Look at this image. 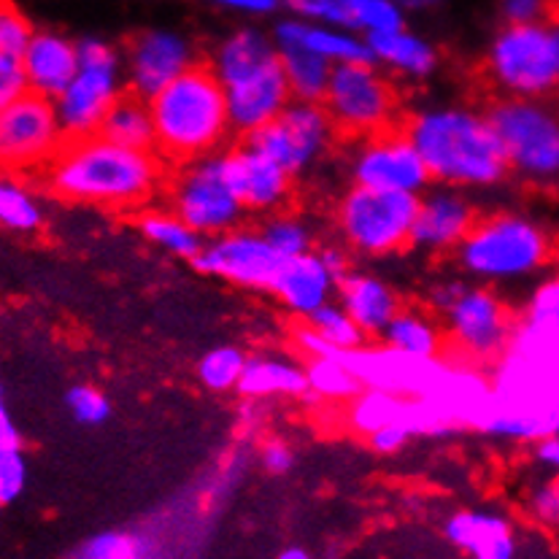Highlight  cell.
Wrapping results in <instances>:
<instances>
[{"mask_svg": "<svg viewBox=\"0 0 559 559\" xmlns=\"http://www.w3.org/2000/svg\"><path fill=\"white\" fill-rule=\"evenodd\" d=\"M533 460L559 478V436L533 443Z\"/></svg>", "mask_w": 559, "mask_h": 559, "instance_id": "obj_55", "label": "cell"}, {"mask_svg": "<svg viewBox=\"0 0 559 559\" xmlns=\"http://www.w3.org/2000/svg\"><path fill=\"white\" fill-rule=\"evenodd\" d=\"M489 368L492 403L478 432L530 447L559 436V346L549 335L516 319L509 349Z\"/></svg>", "mask_w": 559, "mask_h": 559, "instance_id": "obj_1", "label": "cell"}, {"mask_svg": "<svg viewBox=\"0 0 559 559\" xmlns=\"http://www.w3.org/2000/svg\"><path fill=\"white\" fill-rule=\"evenodd\" d=\"M66 141L51 98L27 90L0 111V170H47Z\"/></svg>", "mask_w": 559, "mask_h": 559, "instance_id": "obj_14", "label": "cell"}, {"mask_svg": "<svg viewBox=\"0 0 559 559\" xmlns=\"http://www.w3.org/2000/svg\"><path fill=\"white\" fill-rule=\"evenodd\" d=\"M273 62H278L276 38L265 27L257 25H243L230 31L227 36L219 38V44L209 55V68L216 73L222 87L247 76V73L273 66Z\"/></svg>", "mask_w": 559, "mask_h": 559, "instance_id": "obj_31", "label": "cell"}, {"mask_svg": "<svg viewBox=\"0 0 559 559\" xmlns=\"http://www.w3.org/2000/svg\"><path fill=\"white\" fill-rule=\"evenodd\" d=\"M352 370L359 384L368 390H384L401 397H421L438 376L443 373L447 355L419 359L392 349L384 341L381 344H362L355 352H346Z\"/></svg>", "mask_w": 559, "mask_h": 559, "instance_id": "obj_20", "label": "cell"}, {"mask_svg": "<svg viewBox=\"0 0 559 559\" xmlns=\"http://www.w3.org/2000/svg\"><path fill=\"white\" fill-rule=\"evenodd\" d=\"M124 93L128 82H124L122 51L100 36L79 38V71L55 98L57 119L66 139L76 141L98 135L106 114Z\"/></svg>", "mask_w": 559, "mask_h": 559, "instance_id": "obj_9", "label": "cell"}, {"mask_svg": "<svg viewBox=\"0 0 559 559\" xmlns=\"http://www.w3.org/2000/svg\"><path fill=\"white\" fill-rule=\"evenodd\" d=\"M22 93H27V84L20 60L0 57V111H3L5 106H11Z\"/></svg>", "mask_w": 559, "mask_h": 559, "instance_id": "obj_53", "label": "cell"}, {"mask_svg": "<svg viewBox=\"0 0 559 559\" xmlns=\"http://www.w3.org/2000/svg\"><path fill=\"white\" fill-rule=\"evenodd\" d=\"M386 346L403 352V355L432 359L443 355V324L432 317L425 308H401L390 324H386L384 335H381Z\"/></svg>", "mask_w": 559, "mask_h": 559, "instance_id": "obj_33", "label": "cell"}, {"mask_svg": "<svg viewBox=\"0 0 559 559\" xmlns=\"http://www.w3.org/2000/svg\"><path fill=\"white\" fill-rule=\"evenodd\" d=\"M503 25H535L551 22V0H500Z\"/></svg>", "mask_w": 559, "mask_h": 559, "instance_id": "obj_48", "label": "cell"}, {"mask_svg": "<svg viewBox=\"0 0 559 559\" xmlns=\"http://www.w3.org/2000/svg\"><path fill=\"white\" fill-rule=\"evenodd\" d=\"M441 319L452 355L487 368L509 349L519 313L498 289L471 282Z\"/></svg>", "mask_w": 559, "mask_h": 559, "instance_id": "obj_13", "label": "cell"}, {"mask_svg": "<svg viewBox=\"0 0 559 559\" xmlns=\"http://www.w3.org/2000/svg\"><path fill=\"white\" fill-rule=\"evenodd\" d=\"M0 438H3V441H11V443H22L20 430H16V425L11 421V416H9V408H5L3 386H0Z\"/></svg>", "mask_w": 559, "mask_h": 559, "instance_id": "obj_57", "label": "cell"}, {"mask_svg": "<svg viewBox=\"0 0 559 559\" xmlns=\"http://www.w3.org/2000/svg\"><path fill=\"white\" fill-rule=\"evenodd\" d=\"M408 414L411 397L392 395L384 390H368V386H362L355 401L346 403V425L362 438L373 436L376 430L392 425V421H408Z\"/></svg>", "mask_w": 559, "mask_h": 559, "instance_id": "obj_36", "label": "cell"}, {"mask_svg": "<svg viewBox=\"0 0 559 559\" xmlns=\"http://www.w3.org/2000/svg\"><path fill=\"white\" fill-rule=\"evenodd\" d=\"M449 544L471 559H516V533L506 513L492 509L454 511L443 522Z\"/></svg>", "mask_w": 559, "mask_h": 559, "instance_id": "obj_27", "label": "cell"}, {"mask_svg": "<svg viewBox=\"0 0 559 559\" xmlns=\"http://www.w3.org/2000/svg\"><path fill=\"white\" fill-rule=\"evenodd\" d=\"M238 395L243 401H298L308 395L306 365L298 357L278 355V352H262L249 355L243 368Z\"/></svg>", "mask_w": 559, "mask_h": 559, "instance_id": "obj_30", "label": "cell"}, {"mask_svg": "<svg viewBox=\"0 0 559 559\" xmlns=\"http://www.w3.org/2000/svg\"><path fill=\"white\" fill-rule=\"evenodd\" d=\"M205 3L227 14L247 16V20H267L278 14V9H284L282 0H205Z\"/></svg>", "mask_w": 559, "mask_h": 559, "instance_id": "obj_50", "label": "cell"}, {"mask_svg": "<svg viewBox=\"0 0 559 559\" xmlns=\"http://www.w3.org/2000/svg\"><path fill=\"white\" fill-rule=\"evenodd\" d=\"M335 300L355 319L357 328L365 333V338H381L386 324L403 308L401 295H397V289L384 276L359 271V267H352L341 278L338 289H335Z\"/></svg>", "mask_w": 559, "mask_h": 559, "instance_id": "obj_25", "label": "cell"}, {"mask_svg": "<svg viewBox=\"0 0 559 559\" xmlns=\"http://www.w3.org/2000/svg\"><path fill=\"white\" fill-rule=\"evenodd\" d=\"M152 540L128 530H106L79 549L76 559H152Z\"/></svg>", "mask_w": 559, "mask_h": 559, "instance_id": "obj_43", "label": "cell"}, {"mask_svg": "<svg viewBox=\"0 0 559 559\" xmlns=\"http://www.w3.org/2000/svg\"><path fill=\"white\" fill-rule=\"evenodd\" d=\"M308 395L324 403H349L362 392V384L352 370L346 355L308 357Z\"/></svg>", "mask_w": 559, "mask_h": 559, "instance_id": "obj_38", "label": "cell"}, {"mask_svg": "<svg viewBox=\"0 0 559 559\" xmlns=\"http://www.w3.org/2000/svg\"><path fill=\"white\" fill-rule=\"evenodd\" d=\"M163 157L154 150H128L103 135L66 141L47 168V185L68 203L108 211L144 209L163 190Z\"/></svg>", "mask_w": 559, "mask_h": 559, "instance_id": "obj_3", "label": "cell"}, {"mask_svg": "<svg viewBox=\"0 0 559 559\" xmlns=\"http://www.w3.org/2000/svg\"><path fill=\"white\" fill-rule=\"evenodd\" d=\"M225 98L233 133L241 135V139H249L257 130L276 122L293 103V93H289V84L282 71V60L227 84Z\"/></svg>", "mask_w": 559, "mask_h": 559, "instance_id": "obj_22", "label": "cell"}, {"mask_svg": "<svg viewBox=\"0 0 559 559\" xmlns=\"http://www.w3.org/2000/svg\"><path fill=\"white\" fill-rule=\"evenodd\" d=\"M262 236L271 243V249L282 260H293V257H300L306 252H313L317 249V238H313L311 225L304 219V216L293 214V211H276V214L265 216L260 225Z\"/></svg>", "mask_w": 559, "mask_h": 559, "instance_id": "obj_40", "label": "cell"}, {"mask_svg": "<svg viewBox=\"0 0 559 559\" xmlns=\"http://www.w3.org/2000/svg\"><path fill=\"white\" fill-rule=\"evenodd\" d=\"M397 3H401V9L408 14V11L432 9V5H441V3H447V0H397Z\"/></svg>", "mask_w": 559, "mask_h": 559, "instance_id": "obj_58", "label": "cell"}, {"mask_svg": "<svg viewBox=\"0 0 559 559\" xmlns=\"http://www.w3.org/2000/svg\"><path fill=\"white\" fill-rule=\"evenodd\" d=\"M322 106L338 133L370 139L392 130L401 117V95L390 73L373 60L335 66Z\"/></svg>", "mask_w": 559, "mask_h": 559, "instance_id": "obj_11", "label": "cell"}, {"mask_svg": "<svg viewBox=\"0 0 559 559\" xmlns=\"http://www.w3.org/2000/svg\"><path fill=\"white\" fill-rule=\"evenodd\" d=\"M519 319L538 328L559 346V271L546 273L535 282V287L524 298Z\"/></svg>", "mask_w": 559, "mask_h": 559, "instance_id": "obj_41", "label": "cell"}, {"mask_svg": "<svg viewBox=\"0 0 559 559\" xmlns=\"http://www.w3.org/2000/svg\"><path fill=\"white\" fill-rule=\"evenodd\" d=\"M27 460L22 447H9L0 452V503L9 506L25 492Z\"/></svg>", "mask_w": 559, "mask_h": 559, "instance_id": "obj_46", "label": "cell"}, {"mask_svg": "<svg viewBox=\"0 0 559 559\" xmlns=\"http://www.w3.org/2000/svg\"><path fill=\"white\" fill-rule=\"evenodd\" d=\"M278 559H311V555H308L304 546H287V549L278 555Z\"/></svg>", "mask_w": 559, "mask_h": 559, "instance_id": "obj_59", "label": "cell"}, {"mask_svg": "<svg viewBox=\"0 0 559 559\" xmlns=\"http://www.w3.org/2000/svg\"><path fill=\"white\" fill-rule=\"evenodd\" d=\"M139 230L146 243L163 249L165 254L176 257V260H190L203 252L205 238L195 227L187 225L176 211L170 209H152L139 216Z\"/></svg>", "mask_w": 559, "mask_h": 559, "instance_id": "obj_34", "label": "cell"}, {"mask_svg": "<svg viewBox=\"0 0 559 559\" xmlns=\"http://www.w3.org/2000/svg\"><path fill=\"white\" fill-rule=\"evenodd\" d=\"M103 139L111 144L128 146V150H154V122L150 111V100L139 98L133 93H124L111 106L100 124Z\"/></svg>", "mask_w": 559, "mask_h": 559, "instance_id": "obj_35", "label": "cell"}, {"mask_svg": "<svg viewBox=\"0 0 559 559\" xmlns=\"http://www.w3.org/2000/svg\"><path fill=\"white\" fill-rule=\"evenodd\" d=\"M66 408L76 425L100 427L111 419V401L98 386L76 384L66 392Z\"/></svg>", "mask_w": 559, "mask_h": 559, "instance_id": "obj_45", "label": "cell"}, {"mask_svg": "<svg viewBox=\"0 0 559 559\" xmlns=\"http://www.w3.org/2000/svg\"><path fill=\"white\" fill-rule=\"evenodd\" d=\"M168 201L170 211L195 227L205 241L241 227L247 216V209L227 174L225 152L179 165L168 185Z\"/></svg>", "mask_w": 559, "mask_h": 559, "instance_id": "obj_12", "label": "cell"}, {"mask_svg": "<svg viewBox=\"0 0 559 559\" xmlns=\"http://www.w3.org/2000/svg\"><path fill=\"white\" fill-rule=\"evenodd\" d=\"M298 349L304 352V355H308V357H324V355H344V352H338V349H333V346L328 344V341L324 338H319L317 333H313L311 328H306L300 330L298 333Z\"/></svg>", "mask_w": 559, "mask_h": 559, "instance_id": "obj_56", "label": "cell"}, {"mask_svg": "<svg viewBox=\"0 0 559 559\" xmlns=\"http://www.w3.org/2000/svg\"><path fill=\"white\" fill-rule=\"evenodd\" d=\"M414 438L416 432L408 421H392V425L381 427V430H376L373 436H368L365 441H368V447L373 449L376 454H397L401 449H406Z\"/></svg>", "mask_w": 559, "mask_h": 559, "instance_id": "obj_49", "label": "cell"}, {"mask_svg": "<svg viewBox=\"0 0 559 559\" xmlns=\"http://www.w3.org/2000/svg\"><path fill=\"white\" fill-rule=\"evenodd\" d=\"M276 47H300L313 51L317 57L328 60L330 66H346V62L370 60L368 38L359 33L344 31V27L319 25V22L300 20V16H284L273 25Z\"/></svg>", "mask_w": 559, "mask_h": 559, "instance_id": "obj_28", "label": "cell"}, {"mask_svg": "<svg viewBox=\"0 0 559 559\" xmlns=\"http://www.w3.org/2000/svg\"><path fill=\"white\" fill-rule=\"evenodd\" d=\"M484 68L503 98H551L559 87V25H503L489 41Z\"/></svg>", "mask_w": 559, "mask_h": 559, "instance_id": "obj_6", "label": "cell"}, {"mask_svg": "<svg viewBox=\"0 0 559 559\" xmlns=\"http://www.w3.org/2000/svg\"><path fill=\"white\" fill-rule=\"evenodd\" d=\"M227 174L247 214L271 216L284 211L295 195V176L284 165L243 141L238 150H225Z\"/></svg>", "mask_w": 559, "mask_h": 559, "instance_id": "obj_21", "label": "cell"}, {"mask_svg": "<svg viewBox=\"0 0 559 559\" xmlns=\"http://www.w3.org/2000/svg\"><path fill=\"white\" fill-rule=\"evenodd\" d=\"M260 465L271 476H284V473L295 467V449L287 441H282V438H271V441L262 443Z\"/></svg>", "mask_w": 559, "mask_h": 559, "instance_id": "obj_51", "label": "cell"}, {"mask_svg": "<svg viewBox=\"0 0 559 559\" xmlns=\"http://www.w3.org/2000/svg\"><path fill=\"white\" fill-rule=\"evenodd\" d=\"M335 135H338V128L322 103L293 100L276 122L257 130L247 141L298 179V176L311 174L328 157L335 146Z\"/></svg>", "mask_w": 559, "mask_h": 559, "instance_id": "obj_15", "label": "cell"}, {"mask_svg": "<svg viewBox=\"0 0 559 559\" xmlns=\"http://www.w3.org/2000/svg\"><path fill=\"white\" fill-rule=\"evenodd\" d=\"M282 257L271 249L260 227H236L209 238L192 265L211 278L236 284L252 293H271L273 278L282 267Z\"/></svg>", "mask_w": 559, "mask_h": 559, "instance_id": "obj_17", "label": "cell"}, {"mask_svg": "<svg viewBox=\"0 0 559 559\" xmlns=\"http://www.w3.org/2000/svg\"><path fill=\"white\" fill-rule=\"evenodd\" d=\"M368 49L376 66L406 82H427L441 66L436 44L406 25L368 36Z\"/></svg>", "mask_w": 559, "mask_h": 559, "instance_id": "obj_29", "label": "cell"}, {"mask_svg": "<svg viewBox=\"0 0 559 559\" xmlns=\"http://www.w3.org/2000/svg\"><path fill=\"white\" fill-rule=\"evenodd\" d=\"M530 516L546 527H559V478H549V481L533 487L527 498Z\"/></svg>", "mask_w": 559, "mask_h": 559, "instance_id": "obj_47", "label": "cell"}, {"mask_svg": "<svg viewBox=\"0 0 559 559\" xmlns=\"http://www.w3.org/2000/svg\"><path fill=\"white\" fill-rule=\"evenodd\" d=\"M403 130L436 185L465 192L495 190L511 176L509 157L487 111L465 103H430L408 114Z\"/></svg>", "mask_w": 559, "mask_h": 559, "instance_id": "obj_2", "label": "cell"}, {"mask_svg": "<svg viewBox=\"0 0 559 559\" xmlns=\"http://www.w3.org/2000/svg\"><path fill=\"white\" fill-rule=\"evenodd\" d=\"M487 117L511 174L530 185H559V106L549 98H500L487 108Z\"/></svg>", "mask_w": 559, "mask_h": 559, "instance_id": "obj_7", "label": "cell"}, {"mask_svg": "<svg viewBox=\"0 0 559 559\" xmlns=\"http://www.w3.org/2000/svg\"><path fill=\"white\" fill-rule=\"evenodd\" d=\"M467 284H471V282H467L462 273H460V276L436 278V282L427 287V306H430L436 313H443L449 306L454 304V300H457V295L467 287Z\"/></svg>", "mask_w": 559, "mask_h": 559, "instance_id": "obj_52", "label": "cell"}, {"mask_svg": "<svg viewBox=\"0 0 559 559\" xmlns=\"http://www.w3.org/2000/svg\"><path fill=\"white\" fill-rule=\"evenodd\" d=\"M128 93L152 100L170 82L185 76L198 62V47L187 33L174 27H150L122 51Z\"/></svg>", "mask_w": 559, "mask_h": 559, "instance_id": "obj_18", "label": "cell"}, {"mask_svg": "<svg viewBox=\"0 0 559 559\" xmlns=\"http://www.w3.org/2000/svg\"><path fill=\"white\" fill-rule=\"evenodd\" d=\"M278 60H282V71L293 100L322 103L335 66L300 47H278Z\"/></svg>", "mask_w": 559, "mask_h": 559, "instance_id": "obj_37", "label": "cell"}, {"mask_svg": "<svg viewBox=\"0 0 559 559\" xmlns=\"http://www.w3.org/2000/svg\"><path fill=\"white\" fill-rule=\"evenodd\" d=\"M154 122V152L174 165L192 163L225 152L233 139L225 87L209 62L170 82L150 100Z\"/></svg>", "mask_w": 559, "mask_h": 559, "instance_id": "obj_4", "label": "cell"}, {"mask_svg": "<svg viewBox=\"0 0 559 559\" xmlns=\"http://www.w3.org/2000/svg\"><path fill=\"white\" fill-rule=\"evenodd\" d=\"M47 225V203L25 174L0 170V227L14 236H36Z\"/></svg>", "mask_w": 559, "mask_h": 559, "instance_id": "obj_32", "label": "cell"}, {"mask_svg": "<svg viewBox=\"0 0 559 559\" xmlns=\"http://www.w3.org/2000/svg\"><path fill=\"white\" fill-rule=\"evenodd\" d=\"M284 9L300 20L373 36L406 25V11L397 0H282Z\"/></svg>", "mask_w": 559, "mask_h": 559, "instance_id": "obj_23", "label": "cell"}, {"mask_svg": "<svg viewBox=\"0 0 559 559\" xmlns=\"http://www.w3.org/2000/svg\"><path fill=\"white\" fill-rule=\"evenodd\" d=\"M0 509H3V503H0Z\"/></svg>", "mask_w": 559, "mask_h": 559, "instance_id": "obj_60", "label": "cell"}, {"mask_svg": "<svg viewBox=\"0 0 559 559\" xmlns=\"http://www.w3.org/2000/svg\"><path fill=\"white\" fill-rule=\"evenodd\" d=\"M317 252H319V257H322L324 265H328V271L333 273L338 282L352 271V267H355V262H352L355 260V254H352L344 243H328V247H317Z\"/></svg>", "mask_w": 559, "mask_h": 559, "instance_id": "obj_54", "label": "cell"}, {"mask_svg": "<svg viewBox=\"0 0 559 559\" xmlns=\"http://www.w3.org/2000/svg\"><path fill=\"white\" fill-rule=\"evenodd\" d=\"M492 403V379L481 365L454 355L447 357L443 373L421 397H411L408 425L416 438H443L452 432L478 430Z\"/></svg>", "mask_w": 559, "mask_h": 559, "instance_id": "obj_10", "label": "cell"}, {"mask_svg": "<svg viewBox=\"0 0 559 559\" xmlns=\"http://www.w3.org/2000/svg\"><path fill=\"white\" fill-rule=\"evenodd\" d=\"M352 185L368 187V190L406 192L421 195L432 185L425 159L411 144L406 130H384L370 139H359L355 152L346 159Z\"/></svg>", "mask_w": 559, "mask_h": 559, "instance_id": "obj_16", "label": "cell"}, {"mask_svg": "<svg viewBox=\"0 0 559 559\" xmlns=\"http://www.w3.org/2000/svg\"><path fill=\"white\" fill-rule=\"evenodd\" d=\"M557 93H559V87H557Z\"/></svg>", "mask_w": 559, "mask_h": 559, "instance_id": "obj_61", "label": "cell"}, {"mask_svg": "<svg viewBox=\"0 0 559 559\" xmlns=\"http://www.w3.org/2000/svg\"><path fill=\"white\" fill-rule=\"evenodd\" d=\"M249 355L236 344H219L209 349L198 359V381L203 390L214 392V395H225V392L238 390L241 384L243 368H247Z\"/></svg>", "mask_w": 559, "mask_h": 559, "instance_id": "obj_39", "label": "cell"}, {"mask_svg": "<svg viewBox=\"0 0 559 559\" xmlns=\"http://www.w3.org/2000/svg\"><path fill=\"white\" fill-rule=\"evenodd\" d=\"M33 36H36V27L27 20L25 11L11 0H0V57L22 60Z\"/></svg>", "mask_w": 559, "mask_h": 559, "instance_id": "obj_44", "label": "cell"}, {"mask_svg": "<svg viewBox=\"0 0 559 559\" xmlns=\"http://www.w3.org/2000/svg\"><path fill=\"white\" fill-rule=\"evenodd\" d=\"M31 93L55 100L79 71V41L60 31H36L20 60Z\"/></svg>", "mask_w": 559, "mask_h": 559, "instance_id": "obj_26", "label": "cell"}, {"mask_svg": "<svg viewBox=\"0 0 559 559\" xmlns=\"http://www.w3.org/2000/svg\"><path fill=\"white\" fill-rule=\"evenodd\" d=\"M419 195L352 185L335 203V230L355 257L384 260L411 247Z\"/></svg>", "mask_w": 559, "mask_h": 559, "instance_id": "obj_8", "label": "cell"}, {"mask_svg": "<svg viewBox=\"0 0 559 559\" xmlns=\"http://www.w3.org/2000/svg\"><path fill=\"white\" fill-rule=\"evenodd\" d=\"M306 324L319 335V338H324L333 349L344 352V355L346 352L359 349V346L368 341L362 330L357 328L355 319L346 313V308L341 306L338 300H330L328 306L319 308L313 317L306 319Z\"/></svg>", "mask_w": 559, "mask_h": 559, "instance_id": "obj_42", "label": "cell"}, {"mask_svg": "<svg viewBox=\"0 0 559 559\" xmlns=\"http://www.w3.org/2000/svg\"><path fill=\"white\" fill-rule=\"evenodd\" d=\"M476 219L478 209L465 190L432 181L419 195L411 247L421 254H454Z\"/></svg>", "mask_w": 559, "mask_h": 559, "instance_id": "obj_19", "label": "cell"}, {"mask_svg": "<svg viewBox=\"0 0 559 559\" xmlns=\"http://www.w3.org/2000/svg\"><path fill=\"white\" fill-rule=\"evenodd\" d=\"M335 289H338V278L328 271L322 257L313 249V252L282 262L273 278L271 295L284 311L306 322L319 308L335 300Z\"/></svg>", "mask_w": 559, "mask_h": 559, "instance_id": "obj_24", "label": "cell"}, {"mask_svg": "<svg viewBox=\"0 0 559 559\" xmlns=\"http://www.w3.org/2000/svg\"><path fill=\"white\" fill-rule=\"evenodd\" d=\"M555 254V236L544 222L527 211H495L478 216L454 252V262L467 282L503 289L538 282Z\"/></svg>", "mask_w": 559, "mask_h": 559, "instance_id": "obj_5", "label": "cell"}]
</instances>
